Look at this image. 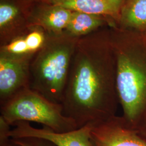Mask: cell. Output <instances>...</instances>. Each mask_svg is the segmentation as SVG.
I'll use <instances>...</instances> for the list:
<instances>
[{
	"label": "cell",
	"instance_id": "6da1fadb",
	"mask_svg": "<svg viewBox=\"0 0 146 146\" xmlns=\"http://www.w3.org/2000/svg\"><path fill=\"white\" fill-rule=\"evenodd\" d=\"M78 48L61 104L64 115L74 120L80 128L116 116L120 104L112 46Z\"/></svg>",
	"mask_w": 146,
	"mask_h": 146
},
{
	"label": "cell",
	"instance_id": "7a4b0ae2",
	"mask_svg": "<svg viewBox=\"0 0 146 146\" xmlns=\"http://www.w3.org/2000/svg\"><path fill=\"white\" fill-rule=\"evenodd\" d=\"M112 48L121 116L135 131L146 115V40L129 39Z\"/></svg>",
	"mask_w": 146,
	"mask_h": 146
},
{
	"label": "cell",
	"instance_id": "3957f363",
	"mask_svg": "<svg viewBox=\"0 0 146 146\" xmlns=\"http://www.w3.org/2000/svg\"><path fill=\"white\" fill-rule=\"evenodd\" d=\"M75 50L73 41L44 44L31 64L30 88L61 104Z\"/></svg>",
	"mask_w": 146,
	"mask_h": 146
},
{
	"label": "cell",
	"instance_id": "277c9868",
	"mask_svg": "<svg viewBox=\"0 0 146 146\" xmlns=\"http://www.w3.org/2000/svg\"><path fill=\"white\" fill-rule=\"evenodd\" d=\"M1 116L11 126L18 121L42 124L58 132L78 129L75 122L64 115L62 104L50 101L31 88L16 94L0 106Z\"/></svg>",
	"mask_w": 146,
	"mask_h": 146
},
{
	"label": "cell",
	"instance_id": "5b68a950",
	"mask_svg": "<svg viewBox=\"0 0 146 146\" xmlns=\"http://www.w3.org/2000/svg\"><path fill=\"white\" fill-rule=\"evenodd\" d=\"M32 56H13L1 52L0 106L21 91L30 88Z\"/></svg>",
	"mask_w": 146,
	"mask_h": 146
},
{
	"label": "cell",
	"instance_id": "8992f818",
	"mask_svg": "<svg viewBox=\"0 0 146 146\" xmlns=\"http://www.w3.org/2000/svg\"><path fill=\"white\" fill-rule=\"evenodd\" d=\"M93 123H88L74 131L58 132L42 126L36 128L30 122L18 121L11 129L9 135L13 139L37 137L47 140L56 146H94L92 139L91 130Z\"/></svg>",
	"mask_w": 146,
	"mask_h": 146
},
{
	"label": "cell",
	"instance_id": "52a82bcc",
	"mask_svg": "<svg viewBox=\"0 0 146 146\" xmlns=\"http://www.w3.org/2000/svg\"><path fill=\"white\" fill-rule=\"evenodd\" d=\"M91 136L94 146H146V141L121 116L93 123Z\"/></svg>",
	"mask_w": 146,
	"mask_h": 146
},
{
	"label": "cell",
	"instance_id": "ba28073f",
	"mask_svg": "<svg viewBox=\"0 0 146 146\" xmlns=\"http://www.w3.org/2000/svg\"><path fill=\"white\" fill-rule=\"evenodd\" d=\"M54 6L70 11L99 15L116 16L120 11L122 0H51Z\"/></svg>",
	"mask_w": 146,
	"mask_h": 146
},
{
	"label": "cell",
	"instance_id": "9c48e42d",
	"mask_svg": "<svg viewBox=\"0 0 146 146\" xmlns=\"http://www.w3.org/2000/svg\"><path fill=\"white\" fill-rule=\"evenodd\" d=\"M101 23L102 20L97 15L74 11L66 28L71 34L78 36L93 31Z\"/></svg>",
	"mask_w": 146,
	"mask_h": 146
},
{
	"label": "cell",
	"instance_id": "30bf717a",
	"mask_svg": "<svg viewBox=\"0 0 146 146\" xmlns=\"http://www.w3.org/2000/svg\"><path fill=\"white\" fill-rule=\"evenodd\" d=\"M72 11L58 6L46 11L41 17L43 25L48 29L55 31H59L66 28L70 19Z\"/></svg>",
	"mask_w": 146,
	"mask_h": 146
},
{
	"label": "cell",
	"instance_id": "8fae6325",
	"mask_svg": "<svg viewBox=\"0 0 146 146\" xmlns=\"http://www.w3.org/2000/svg\"><path fill=\"white\" fill-rule=\"evenodd\" d=\"M124 20L133 27L146 26V0H131L125 11Z\"/></svg>",
	"mask_w": 146,
	"mask_h": 146
},
{
	"label": "cell",
	"instance_id": "7c38bea8",
	"mask_svg": "<svg viewBox=\"0 0 146 146\" xmlns=\"http://www.w3.org/2000/svg\"><path fill=\"white\" fill-rule=\"evenodd\" d=\"M1 52L19 56L34 55L30 52L25 37L15 38L6 44L2 48Z\"/></svg>",
	"mask_w": 146,
	"mask_h": 146
},
{
	"label": "cell",
	"instance_id": "4fadbf2b",
	"mask_svg": "<svg viewBox=\"0 0 146 146\" xmlns=\"http://www.w3.org/2000/svg\"><path fill=\"white\" fill-rule=\"evenodd\" d=\"M19 13L18 9L14 5L1 3L0 5V27L3 28L13 21Z\"/></svg>",
	"mask_w": 146,
	"mask_h": 146
},
{
	"label": "cell",
	"instance_id": "5bb4252c",
	"mask_svg": "<svg viewBox=\"0 0 146 146\" xmlns=\"http://www.w3.org/2000/svg\"><path fill=\"white\" fill-rule=\"evenodd\" d=\"M25 38L29 50L33 54L39 52L44 46V37L39 31L31 32Z\"/></svg>",
	"mask_w": 146,
	"mask_h": 146
},
{
	"label": "cell",
	"instance_id": "9a60e30c",
	"mask_svg": "<svg viewBox=\"0 0 146 146\" xmlns=\"http://www.w3.org/2000/svg\"><path fill=\"white\" fill-rule=\"evenodd\" d=\"M11 126L0 116V146H21L9 135Z\"/></svg>",
	"mask_w": 146,
	"mask_h": 146
},
{
	"label": "cell",
	"instance_id": "2e32d148",
	"mask_svg": "<svg viewBox=\"0 0 146 146\" xmlns=\"http://www.w3.org/2000/svg\"><path fill=\"white\" fill-rule=\"evenodd\" d=\"M13 139L21 146H56L47 140L37 137H23Z\"/></svg>",
	"mask_w": 146,
	"mask_h": 146
},
{
	"label": "cell",
	"instance_id": "e0dca14e",
	"mask_svg": "<svg viewBox=\"0 0 146 146\" xmlns=\"http://www.w3.org/2000/svg\"><path fill=\"white\" fill-rule=\"evenodd\" d=\"M135 131L138 135L146 142V115Z\"/></svg>",
	"mask_w": 146,
	"mask_h": 146
},
{
	"label": "cell",
	"instance_id": "ac0fdd59",
	"mask_svg": "<svg viewBox=\"0 0 146 146\" xmlns=\"http://www.w3.org/2000/svg\"><path fill=\"white\" fill-rule=\"evenodd\" d=\"M145 39H146V38H145Z\"/></svg>",
	"mask_w": 146,
	"mask_h": 146
}]
</instances>
